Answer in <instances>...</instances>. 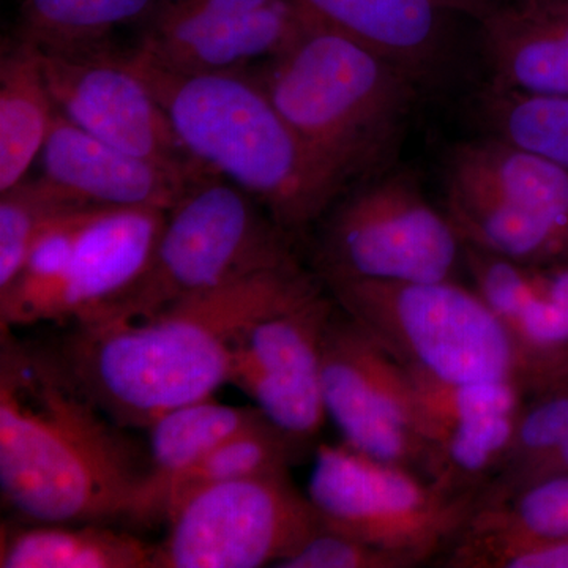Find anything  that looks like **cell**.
<instances>
[{"label":"cell","instance_id":"6da1fadb","mask_svg":"<svg viewBox=\"0 0 568 568\" xmlns=\"http://www.w3.org/2000/svg\"><path fill=\"white\" fill-rule=\"evenodd\" d=\"M82 392L51 349L2 331L0 491L24 523H134L149 454Z\"/></svg>","mask_w":568,"mask_h":568},{"label":"cell","instance_id":"7a4b0ae2","mask_svg":"<svg viewBox=\"0 0 568 568\" xmlns=\"http://www.w3.org/2000/svg\"><path fill=\"white\" fill-rule=\"evenodd\" d=\"M323 287L297 263L265 268L183 298L151 320L71 325L54 353L115 424L149 429L230 383L235 339L248 325Z\"/></svg>","mask_w":568,"mask_h":568},{"label":"cell","instance_id":"3957f363","mask_svg":"<svg viewBox=\"0 0 568 568\" xmlns=\"http://www.w3.org/2000/svg\"><path fill=\"white\" fill-rule=\"evenodd\" d=\"M182 148L254 197L287 234L304 233L346 189L306 148L253 71L182 74L130 52Z\"/></svg>","mask_w":568,"mask_h":568},{"label":"cell","instance_id":"277c9868","mask_svg":"<svg viewBox=\"0 0 568 568\" xmlns=\"http://www.w3.org/2000/svg\"><path fill=\"white\" fill-rule=\"evenodd\" d=\"M306 148L343 185L394 155L418 82L376 52L306 18L286 50L253 71Z\"/></svg>","mask_w":568,"mask_h":568},{"label":"cell","instance_id":"5b68a950","mask_svg":"<svg viewBox=\"0 0 568 568\" xmlns=\"http://www.w3.org/2000/svg\"><path fill=\"white\" fill-rule=\"evenodd\" d=\"M320 278L335 304L407 369L457 383L514 381L528 392V358L474 287L457 280Z\"/></svg>","mask_w":568,"mask_h":568},{"label":"cell","instance_id":"8992f818","mask_svg":"<svg viewBox=\"0 0 568 568\" xmlns=\"http://www.w3.org/2000/svg\"><path fill=\"white\" fill-rule=\"evenodd\" d=\"M297 263L291 234L222 175L194 183L166 213L148 267L112 304L77 325L151 320L183 298L265 268Z\"/></svg>","mask_w":568,"mask_h":568},{"label":"cell","instance_id":"52a82bcc","mask_svg":"<svg viewBox=\"0 0 568 568\" xmlns=\"http://www.w3.org/2000/svg\"><path fill=\"white\" fill-rule=\"evenodd\" d=\"M308 497L325 528L424 564L447 549L476 511L478 496L450 495L428 478L347 444H321Z\"/></svg>","mask_w":568,"mask_h":568},{"label":"cell","instance_id":"ba28073f","mask_svg":"<svg viewBox=\"0 0 568 568\" xmlns=\"http://www.w3.org/2000/svg\"><path fill=\"white\" fill-rule=\"evenodd\" d=\"M164 521L156 568L278 567L325 528L290 470L200 489Z\"/></svg>","mask_w":568,"mask_h":568},{"label":"cell","instance_id":"9c48e42d","mask_svg":"<svg viewBox=\"0 0 568 568\" xmlns=\"http://www.w3.org/2000/svg\"><path fill=\"white\" fill-rule=\"evenodd\" d=\"M320 276L379 282L455 280L465 244L407 173L366 183L328 215L320 244Z\"/></svg>","mask_w":568,"mask_h":568},{"label":"cell","instance_id":"30bf717a","mask_svg":"<svg viewBox=\"0 0 568 568\" xmlns=\"http://www.w3.org/2000/svg\"><path fill=\"white\" fill-rule=\"evenodd\" d=\"M323 392L343 443L425 477L429 440L410 373L338 305L325 332Z\"/></svg>","mask_w":568,"mask_h":568},{"label":"cell","instance_id":"8fae6325","mask_svg":"<svg viewBox=\"0 0 568 568\" xmlns=\"http://www.w3.org/2000/svg\"><path fill=\"white\" fill-rule=\"evenodd\" d=\"M305 24L293 0H159L132 52L171 73L250 71L286 50Z\"/></svg>","mask_w":568,"mask_h":568},{"label":"cell","instance_id":"7c38bea8","mask_svg":"<svg viewBox=\"0 0 568 568\" xmlns=\"http://www.w3.org/2000/svg\"><path fill=\"white\" fill-rule=\"evenodd\" d=\"M336 304L325 290L248 325L235 339L230 383L272 424L305 447L327 413L323 392L324 338Z\"/></svg>","mask_w":568,"mask_h":568},{"label":"cell","instance_id":"4fadbf2b","mask_svg":"<svg viewBox=\"0 0 568 568\" xmlns=\"http://www.w3.org/2000/svg\"><path fill=\"white\" fill-rule=\"evenodd\" d=\"M37 50L52 100L74 125L134 155L201 164L182 148L130 52L121 54L108 41Z\"/></svg>","mask_w":568,"mask_h":568},{"label":"cell","instance_id":"5bb4252c","mask_svg":"<svg viewBox=\"0 0 568 568\" xmlns=\"http://www.w3.org/2000/svg\"><path fill=\"white\" fill-rule=\"evenodd\" d=\"M40 160L44 182L95 207L168 212L194 183L213 174L203 164H170L122 151L84 132L59 110Z\"/></svg>","mask_w":568,"mask_h":568},{"label":"cell","instance_id":"9a60e30c","mask_svg":"<svg viewBox=\"0 0 568 568\" xmlns=\"http://www.w3.org/2000/svg\"><path fill=\"white\" fill-rule=\"evenodd\" d=\"M166 211L92 207L74 235L47 323L77 325L121 297L151 261Z\"/></svg>","mask_w":568,"mask_h":568},{"label":"cell","instance_id":"2e32d148","mask_svg":"<svg viewBox=\"0 0 568 568\" xmlns=\"http://www.w3.org/2000/svg\"><path fill=\"white\" fill-rule=\"evenodd\" d=\"M310 20L343 33L422 84L446 55L454 17L484 21L504 0H293Z\"/></svg>","mask_w":568,"mask_h":568},{"label":"cell","instance_id":"e0dca14e","mask_svg":"<svg viewBox=\"0 0 568 568\" xmlns=\"http://www.w3.org/2000/svg\"><path fill=\"white\" fill-rule=\"evenodd\" d=\"M480 24L489 85L568 97V0L503 2Z\"/></svg>","mask_w":568,"mask_h":568},{"label":"cell","instance_id":"ac0fdd59","mask_svg":"<svg viewBox=\"0 0 568 568\" xmlns=\"http://www.w3.org/2000/svg\"><path fill=\"white\" fill-rule=\"evenodd\" d=\"M447 178L477 186L568 235V171L540 153L488 134L454 149Z\"/></svg>","mask_w":568,"mask_h":568},{"label":"cell","instance_id":"d6986e66","mask_svg":"<svg viewBox=\"0 0 568 568\" xmlns=\"http://www.w3.org/2000/svg\"><path fill=\"white\" fill-rule=\"evenodd\" d=\"M256 406H230L213 396L175 407L149 428V477L134 523L159 521L164 489L212 448L265 420Z\"/></svg>","mask_w":568,"mask_h":568},{"label":"cell","instance_id":"ffe728a7","mask_svg":"<svg viewBox=\"0 0 568 568\" xmlns=\"http://www.w3.org/2000/svg\"><path fill=\"white\" fill-rule=\"evenodd\" d=\"M2 568H156V545L95 523L2 526Z\"/></svg>","mask_w":568,"mask_h":568},{"label":"cell","instance_id":"44dd1931","mask_svg":"<svg viewBox=\"0 0 568 568\" xmlns=\"http://www.w3.org/2000/svg\"><path fill=\"white\" fill-rule=\"evenodd\" d=\"M55 114L39 50L20 40L0 62V193L24 181L47 144Z\"/></svg>","mask_w":568,"mask_h":568},{"label":"cell","instance_id":"7402d4cb","mask_svg":"<svg viewBox=\"0 0 568 568\" xmlns=\"http://www.w3.org/2000/svg\"><path fill=\"white\" fill-rule=\"evenodd\" d=\"M446 213L463 244L481 252L528 265L568 261L567 234L477 186L447 178Z\"/></svg>","mask_w":568,"mask_h":568},{"label":"cell","instance_id":"603a6c76","mask_svg":"<svg viewBox=\"0 0 568 568\" xmlns=\"http://www.w3.org/2000/svg\"><path fill=\"white\" fill-rule=\"evenodd\" d=\"M305 448L265 418L212 448L171 480L163 493L160 517L166 519L185 497L212 485L290 470Z\"/></svg>","mask_w":568,"mask_h":568},{"label":"cell","instance_id":"cb8c5ba5","mask_svg":"<svg viewBox=\"0 0 568 568\" xmlns=\"http://www.w3.org/2000/svg\"><path fill=\"white\" fill-rule=\"evenodd\" d=\"M519 410L435 433L429 437L425 477L450 495L480 496L506 462Z\"/></svg>","mask_w":568,"mask_h":568},{"label":"cell","instance_id":"d4e9b609","mask_svg":"<svg viewBox=\"0 0 568 568\" xmlns=\"http://www.w3.org/2000/svg\"><path fill=\"white\" fill-rule=\"evenodd\" d=\"M159 0H24L20 40L37 48L104 43L114 29L144 21Z\"/></svg>","mask_w":568,"mask_h":568},{"label":"cell","instance_id":"484cf974","mask_svg":"<svg viewBox=\"0 0 568 568\" xmlns=\"http://www.w3.org/2000/svg\"><path fill=\"white\" fill-rule=\"evenodd\" d=\"M478 114L489 134L540 153L568 171V97L528 95L487 85Z\"/></svg>","mask_w":568,"mask_h":568},{"label":"cell","instance_id":"4316f807","mask_svg":"<svg viewBox=\"0 0 568 568\" xmlns=\"http://www.w3.org/2000/svg\"><path fill=\"white\" fill-rule=\"evenodd\" d=\"M407 372L416 387L428 440L435 433L450 426L497 414L518 413L529 396L526 388L514 381L457 383L413 369Z\"/></svg>","mask_w":568,"mask_h":568},{"label":"cell","instance_id":"83f0119b","mask_svg":"<svg viewBox=\"0 0 568 568\" xmlns=\"http://www.w3.org/2000/svg\"><path fill=\"white\" fill-rule=\"evenodd\" d=\"M77 207L84 204L71 200L41 178L24 179L0 193V294L7 293L20 275L41 231L55 216Z\"/></svg>","mask_w":568,"mask_h":568},{"label":"cell","instance_id":"f1b7e54d","mask_svg":"<svg viewBox=\"0 0 568 568\" xmlns=\"http://www.w3.org/2000/svg\"><path fill=\"white\" fill-rule=\"evenodd\" d=\"M507 328L528 358L529 383L537 362L568 347V261L538 267L532 293Z\"/></svg>","mask_w":568,"mask_h":568},{"label":"cell","instance_id":"f546056e","mask_svg":"<svg viewBox=\"0 0 568 568\" xmlns=\"http://www.w3.org/2000/svg\"><path fill=\"white\" fill-rule=\"evenodd\" d=\"M465 529L568 538V474L544 478L500 503L477 507Z\"/></svg>","mask_w":568,"mask_h":568},{"label":"cell","instance_id":"4dcf8cb0","mask_svg":"<svg viewBox=\"0 0 568 568\" xmlns=\"http://www.w3.org/2000/svg\"><path fill=\"white\" fill-rule=\"evenodd\" d=\"M446 567L568 568V538L465 529L447 548Z\"/></svg>","mask_w":568,"mask_h":568},{"label":"cell","instance_id":"1f68e13d","mask_svg":"<svg viewBox=\"0 0 568 568\" xmlns=\"http://www.w3.org/2000/svg\"><path fill=\"white\" fill-rule=\"evenodd\" d=\"M417 564L406 556L375 547L358 538L324 528L284 559L278 568H409Z\"/></svg>","mask_w":568,"mask_h":568},{"label":"cell","instance_id":"d6a6232c","mask_svg":"<svg viewBox=\"0 0 568 568\" xmlns=\"http://www.w3.org/2000/svg\"><path fill=\"white\" fill-rule=\"evenodd\" d=\"M568 386V347L548 357L541 358L530 372L529 395L541 388Z\"/></svg>","mask_w":568,"mask_h":568},{"label":"cell","instance_id":"836d02e7","mask_svg":"<svg viewBox=\"0 0 568 568\" xmlns=\"http://www.w3.org/2000/svg\"><path fill=\"white\" fill-rule=\"evenodd\" d=\"M566 474H568V429L566 436L560 440L559 446L556 447L540 465L530 470L528 477L525 478V481H523L521 487H519L517 491L528 487L530 484H536L538 480H544V478L566 476Z\"/></svg>","mask_w":568,"mask_h":568}]
</instances>
